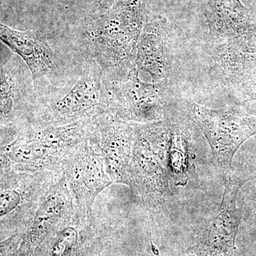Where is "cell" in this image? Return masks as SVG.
<instances>
[{
	"label": "cell",
	"mask_w": 256,
	"mask_h": 256,
	"mask_svg": "<svg viewBox=\"0 0 256 256\" xmlns=\"http://www.w3.org/2000/svg\"><path fill=\"white\" fill-rule=\"evenodd\" d=\"M14 84L10 77L0 78V114L8 117L14 108Z\"/></svg>",
	"instance_id": "cell-15"
},
{
	"label": "cell",
	"mask_w": 256,
	"mask_h": 256,
	"mask_svg": "<svg viewBox=\"0 0 256 256\" xmlns=\"http://www.w3.org/2000/svg\"><path fill=\"white\" fill-rule=\"evenodd\" d=\"M76 210V207L62 174L42 195L15 255H34L47 237L66 223Z\"/></svg>",
	"instance_id": "cell-10"
},
{
	"label": "cell",
	"mask_w": 256,
	"mask_h": 256,
	"mask_svg": "<svg viewBox=\"0 0 256 256\" xmlns=\"http://www.w3.org/2000/svg\"><path fill=\"white\" fill-rule=\"evenodd\" d=\"M133 124L129 186L144 205L156 206L171 194L169 117L159 122Z\"/></svg>",
	"instance_id": "cell-2"
},
{
	"label": "cell",
	"mask_w": 256,
	"mask_h": 256,
	"mask_svg": "<svg viewBox=\"0 0 256 256\" xmlns=\"http://www.w3.org/2000/svg\"><path fill=\"white\" fill-rule=\"evenodd\" d=\"M0 41L26 62L34 84L56 68V58L53 52L32 34L16 31L0 23Z\"/></svg>",
	"instance_id": "cell-13"
},
{
	"label": "cell",
	"mask_w": 256,
	"mask_h": 256,
	"mask_svg": "<svg viewBox=\"0 0 256 256\" xmlns=\"http://www.w3.org/2000/svg\"><path fill=\"white\" fill-rule=\"evenodd\" d=\"M144 13L146 0H120L98 38L100 54L112 80L124 78L136 67Z\"/></svg>",
	"instance_id": "cell-5"
},
{
	"label": "cell",
	"mask_w": 256,
	"mask_h": 256,
	"mask_svg": "<svg viewBox=\"0 0 256 256\" xmlns=\"http://www.w3.org/2000/svg\"><path fill=\"white\" fill-rule=\"evenodd\" d=\"M95 62L87 64L76 85L64 97L36 106L32 122L63 126L95 118L109 111V96Z\"/></svg>",
	"instance_id": "cell-4"
},
{
	"label": "cell",
	"mask_w": 256,
	"mask_h": 256,
	"mask_svg": "<svg viewBox=\"0 0 256 256\" xmlns=\"http://www.w3.org/2000/svg\"><path fill=\"white\" fill-rule=\"evenodd\" d=\"M24 233L15 234L9 238L0 242V256H8L12 252L15 247L20 246L22 239Z\"/></svg>",
	"instance_id": "cell-16"
},
{
	"label": "cell",
	"mask_w": 256,
	"mask_h": 256,
	"mask_svg": "<svg viewBox=\"0 0 256 256\" xmlns=\"http://www.w3.org/2000/svg\"><path fill=\"white\" fill-rule=\"evenodd\" d=\"M170 120V140L169 148V166L170 176L176 184L186 183L190 165V142L188 133L182 126L176 121Z\"/></svg>",
	"instance_id": "cell-14"
},
{
	"label": "cell",
	"mask_w": 256,
	"mask_h": 256,
	"mask_svg": "<svg viewBox=\"0 0 256 256\" xmlns=\"http://www.w3.org/2000/svg\"><path fill=\"white\" fill-rule=\"evenodd\" d=\"M254 178H256V176H254Z\"/></svg>",
	"instance_id": "cell-18"
},
{
	"label": "cell",
	"mask_w": 256,
	"mask_h": 256,
	"mask_svg": "<svg viewBox=\"0 0 256 256\" xmlns=\"http://www.w3.org/2000/svg\"><path fill=\"white\" fill-rule=\"evenodd\" d=\"M242 96L246 100H256V76L240 87Z\"/></svg>",
	"instance_id": "cell-17"
},
{
	"label": "cell",
	"mask_w": 256,
	"mask_h": 256,
	"mask_svg": "<svg viewBox=\"0 0 256 256\" xmlns=\"http://www.w3.org/2000/svg\"><path fill=\"white\" fill-rule=\"evenodd\" d=\"M171 35L162 16L146 18L138 43L136 66L149 74L154 84H168L172 74Z\"/></svg>",
	"instance_id": "cell-12"
},
{
	"label": "cell",
	"mask_w": 256,
	"mask_h": 256,
	"mask_svg": "<svg viewBox=\"0 0 256 256\" xmlns=\"http://www.w3.org/2000/svg\"><path fill=\"white\" fill-rule=\"evenodd\" d=\"M92 120L63 126L30 124L24 132L0 146V170L62 174L64 163L88 138Z\"/></svg>",
	"instance_id": "cell-1"
},
{
	"label": "cell",
	"mask_w": 256,
	"mask_h": 256,
	"mask_svg": "<svg viewBox=\"0 0 256 256\" xmlns=\"http://www.w3.org/2000/svg\"><path fill=\"white\" fill-rule=\"evenodd\" d=\"M62 174L82 216L92 215L96 196L114 183L100 152L88 138L65 162Z\"/></svg>",
	"instance_id": "cell-7"
},
{
	"label": "cell",
	"mask_w": 256,
	"mask_h": 256,
	"mask_svg": "<svg viewBox=\"0 0 256 256\" xmlns=\"http://www.w3.org/2000/svg\"><path fill=\"white\" fill-rule=\"evenodd\" d=\"M225 190L220 208L210 218L192 252L194 256H234L236 239L242 218L237 206L240 188L252 178L224 176Z\"/></svg>",
	"instance_id": "cell-9"
},
{
	"label": "cell",
	"mask_w": 256,
	"mask_h": 256,
	"mask_svg": "<svg viewBox=\"0 0 256 256\" xmlns=\"http://www.w3.org/2000/svg\"><path fill=\"white\" fill-rule=\"evenodd\" d=\"M88 139L100 152L112 182L129 186L134 124L107 111L92 120Z\"/></svg>",
	"instance_id": "cell-8"
},
{
	"label": "cell",
	"mask_w": 256,
	"mask_h": 256,
	"mask_svg": "<svg viewBox=\"0 0 256 256\" xmlns=\"http://www.w3.org/2000/svg\"><path fill=\"white\" fill-rule=\"evenodd\" d=\"M190 109L208 141L216 166L224 176L230 174L236 152L256 134V116L239 106L213 110L192 102Z\"/></svg>",
	"instance_id": "cell-3"
},
{
	"label": "cell",
	"mask_w": 256,
	"mask_h": 256,
	"mask_svg": "<svg viewBox=\"0 0 256 256\" xmlns=\"http://www.w3.org/2000/svg\"><path fill=\"white\" fill-rule=\"evenodd\" d=\"M165 84H146L134 68L119 80L112 82L109 111L131 124H146L169 117Z\"/></svg>",
	"instance_id": "cell-6"
},
{
	"label": "cell",
	"mask_w": 256,
	"mask_h": 256,
	"mask_svg": "<svg viewBox=\"0 0 256 256\" xmlns=\"http://www.w3.org/2000/svg\"><path fill=\"white\" fill-rule=\"evenodd\" d=\"M104 225L98 217L82 216L77 210L47 237L33 256H102Z\"/></svg>",
	"instance_id": "cell-11"
}]
</instances>
